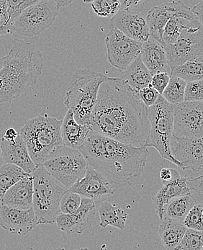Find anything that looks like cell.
Here are the masks:
<instances>
[{"label": "cell", "instance_id": "6da1fadb", "mask_svg": "<svg viewBox=\"0 0 203 250\" xmlns=\"http://www.w3.org/2000/svg\"><path fill=\"white\" fill-rule=\"evenodd\" d=\"M91 129L119 142L145 146L150 124L138 92L120 78L106 77L99 88L90 120Z\"/></svg>", "mask_w": 203, "mask_h": 250}, {"label": "cell", "instance_id": "7a4b0ae2", "mask_svg": "<svg viewBox=\"0 0 203 250\" xmlns=\"http://www.w3.org/2000/svg\"><path fill=\"white\" fill-rule=\"evenodd\" d=\"M79 150L87 167L98 171L116 189L140 177L149 153L146 146L125 144L92 130Z\"/></svg>", "mask_w": 203, "mask_h": 250}, {"label": "cell", "instance_id": "3957f363", "mask_svg": "<svg viewBox=\"0 0 203 250\" xmlns=\"http://www.w3.org/2000/svg\"><path fill=\"white\" fill-rule=\"evenodd\" d=\"M43 67V57L35 45L13 39L10 52L0 58V104L11 102L36 85Z\"/></svg>", "mask_w": 203, "mask_h": 250}, {"label": "cell", "instance_id": "277c9868", "mask_svg": "<svg viewBox=\"0 0 203 250\" xmlns=\"http://www.w3.org/2000/svg\"><path fill=\"white\" fill-rule=\"evenodd\" d=\"M106 75L87 69H79L72 75L64 104L80 125H90V117L97 102L99 88Z\"/></svg>", "mask_w": 203, "mask_h": 250}, {"label": "cell", "instance_id": "5b68a950", "mask_svg": "<svg viewBox=\"0 0 203 250\" xmlns=\"http://www.w3.org/2000/svg\"><path fill=\"white\" fill-rule=\"evenodd\" d=\"M62 120L48 114L27 121L19 135L23 140L35 165H40L55 149L63 146L61 137Z\"/></svg>", "mask_w": 203, "mask_h": 250}, {"label": "cell", "instance_id": "8992f818", "mask_svg": "<svg viewBox=\"0 0 203 250\" xmlns=\"http://www.w3.org/2000/svg\"><path fill=\"white\" fill-rule=\"evenodd\" d=\"M31 175L33 182V209L36 225L55 223L60 214V202L68 189L48 172L42 164L36 166Z\"/></svg>", "mask_w": 203, "mask_h": 250}, {"label": "cell", "instance_id": "52a82bcc", "mask_svg": "<svg viewBox=\"0 0 203 250\" xmlns=\"http://www.w3.org/2000/svg\"><path fill=\"white\" fill-rule=\"evenodd\" d=\"M150 129L145 146L154 147L162 159L170 161L182 169L180 162L171 153L170 141L173 135L174 106L159 95L156 103L147 108Z\"/></svg>", "mask_w": 203, "mask_h": 250}, {"label": "cell", "instance_id": "ba28073f", "mask_svg": "<svg viewBox=\"0 0 203 250\" xmlns=\"http://www.w3.org/2000/svg\"><path fill=\"white\" fill-rule=\"evenodd\" d=\"M42 165L67 189L83 178L87 169V164L82 153L64 145L53 151Z\"/></svg>", "mask_w": 203, "mask_h": 250}, {"label": "cell", "instance_id": "9c48e42d", "mask_svg": "<svg viewBox=\"0 0 203 250\" xmlns=\"http://www.w3.org/2000/svg\"><path fill=\"white\" fill-rule=\"evenodd\" d=\"M59 9L54 0H38L19 15L13 23V29L26 37L39 35L53 25Z\"/></svg>", "mask_w": 203, "mask_h": 250}, {"label": "cell", "instance_id": "30bf717a", "mask_svg": "<svg viewBox=\"0 0 203 250\" xmlns=\"http://www.w3.org/2000/svg\"><path fill=\"white\" fill-rule=\"evenodd\" d=\"M164 46L170 69L203 56V26L185 30L174 43Z\"/></svg>", "mask_w": 203, "mask_h": 250}, {"label": "cell", "instance_id": "8fae6325", "mask_svg": "<svg viewBox=\"0 0 203 250\" xmlns=\"http://www.w3.org/2000/svg\"><path fill=\"white\" fill-rule=\"evenodd\" d=\"M174 106L173 135L203 138V102H184Z\"/></svg>", "mask_w": 203, "mask_h": 250}, {"label": "cell", "instance_id": "7c38bea8", "mask_svg": "<svg viewBox=\"0 0 203 250\" xmlns=\"http://www.w3.org/2000/svg\"><path fill=\"white\" fill-rule=\"evenodd\" d=\"M105 42L108 62L121 72L139 55L142 46L141 42L130 39L116 29H110Z\"/></svg>", "mask_w": 203, "mask_h": 250}, {"label": "cell", "instance_id": "4fadbf2b", "mask_svg": "<svg viewBox=\"0 0 203 250\" xmlns=\"http://www.w3.org/2000/svg\"><path fill=\"white\" fill-rule=\"evenodd\" d=\"M173 17H181L189 21H194L195 16L191 8L180 1H173L164 3L153 7L147 14V25L149 31V38L163 43L162 34L166 22Z\"/></svg>", "mask_w": 203, "mask_h": 250}, {"label": "cell", "instance_id": "5bb4252c", "mask_svg": "<svg viewBox=\"0 0 203 250\" xmlns=\"http://www.w3.org/2000/svg\"><path fill=\"white\" fill-rule=\"evenodd\" d=\"M203 138H182L173 135L170 141L171 155L180 162L183 170L194 172L202 170L203 166Z\"/></svg>", "mask_w": 203, "mask_h": 250}, {"label": "cell", "instance_id": "9a60e30c", "mask_svg": "<svg viewBox=\"0 0 203 250\" xmlns=\"http://www.w3.org/2000/svg\"><path fill=\"white\" fill-rule=\"evenodd\" d=\"M115 189L98 171L87 167L85 177L74 184L68 190L82 197L91 199L98 207L102 202L115 192Z\"/></svg>", "mask_w": 203, "mask_h": 250}, {"label": "cell", "instance_id": "2e32d148", "mask_svg": "<svg viewBox=\"0 0 203 250\" xmlns=\"http://www.w3.org/2000/svg\"><path fill=\"white\" fill-rule=\"evenodd\" d=\"M97 206L91 199L82 197L77 210L70 214L60 213L55 223L60 231L67 234L82 233L94 223Z\"/></svg>", "mask_w": 203, "mask_h": 250}, {"label": "cell", "instance_id": "e0dca14e", "mask_svg": "<svg viewBox=\"0 0 203 250\" xmlns=\"http://www.w3.org/2000/svg\"><path fill=\"white\" fill-rule=\"evenodd\" d=\"M110 29H116L136 42L144 43L149 39L147 21L139 13L130 10H120L111 18Z\"/></svg>", "mask_w": 203, "mask_h": 250}, {"label": "cell", "instance_id": "ac0fdd59", "mask_svg": "<svg viewBox=\"0 0 203 250\" xmlns=\"http://www.w3.org/2000/svg\"><path fill=\"white\" fill-rule=\"evenodd\" d=\"M36 225V218L33 208L21 210L7 206H0V227L13 234L25 236Z\"/></svg>", "mask_w": 203, "mask_h": 250}, {"label": "cell", "instance_id": "d6986e66", "mask_svg": "<svg viewBox=\"0 0 203 250\" xmlns=\"http://www.w3.org/2000/svg\"><path fill=\"white\" fill-rule=\"evenodd\" d=\"M0 147L4 164H14L28 174H32L36 166L31 159L26 145L19 134L13 142H7L1 138Z\"/></svg>", "mask_w": 203, "mask_h": 250}, {"label": "cell", "instance_id": "ffe728a7", "mask_svg": "<svg viewBox=\"0 0 203 250\" xmlns=\"http://www.w3.org/2000/svg\"><path fill=\"white\" fill-rule=\"evenodd\" d=\"M33 182L31 174L18 181L0 198L1 204L21 210L33 208Z\"/></svg>", "mask_w": 203, "mask_h": 250}, {"label": "cell", "instance_id": "44dd1931", "mask_svg": "<svg viewBox=\"0 0 203 250\" xmlns=\"http://www.w3.org/2000/svg\"><path fill=\"white\" fill-rule=\"evenodd\" d=\"M186 177H180L174 179L159 188L156 195L152 197L153 207L156 215L162 220L165 215L166 205L176 197L189 195Z\"/></svg>", "mask_w": 203, "mask_h": 250}, {"label": "cell", "instance_id": "7402d4cb", "mask_svg": "<svg viewBox=\"0 0 203 250\" xmlns=\"http://www.w3.org/2000/svg\"><path fill=\"white\" fill-rule=\"evenodd\" d=\"M140 57L151 75L159 72H167L169 67L165 46L152 39L142 43Z\"/></svg>", "mask_w": 203, "mask_h": 250}, {"label": "cell", "instance_id": "603a6c76", "mask_svg": "<svg viewBox=\"0 0 203 250\" xmlns=\"http://www.w3.org/2000/svg\"><path fill=\"white\" fill-rule=\"evenodd\" d=\"M91 130L90 125L79 124L72 111L68 109L61 126V137L64 146L79 150Z\"/></svg>", "mask_w": 203, "mask_h": 250}, {"label": "cell", "instance_id": "cb8c5ba5", "mask_svg": "<svg viewBox=\"0 0 203 250\" xmlns=\"http://www.w3.org/2000/svg\"><path fill=\"white\" fill-rule=\"evenodd\" d=\"M152 75L146 67L140 54L122 71L121 78L130 88L138 92L151 85Z\"/></svg>", "mask_w": 203, "mask_h": 250}, {"label": "cell", "instance_id": "d4e9b609", "mask_svg": "<svg viewBox=\"0 0 203 250\" xmlns=\"http://www.w3.org/2000/svg\"><path fill=\"white\" fill-rule=\"evenodd\" d=\"M161 221L159 234L162 244L166 250H174L185 233V226L166 217H163Z\"/></svg>", "mask_w": 203, "mask_h": 250}, {"label": "cell", "instance_id": "484cf974", "mask_svg": "<svg viewBox=\"0 0 203 250\" xmlns=\"http://www.w3.org/2000/svg\"><path fill=\"white\" fill-rule=\"evenodd\" d=\"M98 211L100 227L105 228L111 226L120 230L126 228L128 214L120 206L105 200L99 205Z\"/></svg>", "mask_w": 203, "mask_h": 250}, {"label": "cell", "instance_id": "4316f807", "mask_svg": "<svg viewBox=\"0 0 203 250\" xmlns=\"http://www.w3.org/2000/svg\"><path fill=\"white\" fill-rule=\"evenodd\" d=\"M198 26L203 25L197 20L189 21L181 17L171 18L164 28L162 34L164 45L174 43L185 30Z\"/></svg>", "mask_w": 203, "mask_h": 250}, {"label": "cell", "instance_id": "83f0119b", "mask_svg": "<svg viewBox=\"0 0 203 250\" xmlns=\"http://www.w3.org/2000/svg\"><path fill=\"white\" fill-rule=\"evenodd\" d=\"M203 56L189 60L171 68L170 77H176L186 83L203 80Z\"/></svg>", "mask_w": 203, "mask_h": 250}, {"label": "cell", "instance_id": "f1b7e54d", "mask_svg": "<svg viewBox=\"0 0 203 250\" xmlns=\"http://www.w3.org/2000/svg\"><path fill=\"white\" fill-rule=\"evenodd\" d=\"M195 205V200L189 195L176 197L166 205L164 217L183 223L186 215Z\"/></svg>", "mask_w": 203, "mask_h": 250}, {"label": "cell", "instance_id": "f546056e", "mask_svg": "<svg viewBox=\"0 0 203 250\" xmlns=\"http://www.w3.org/2000/svg\"><path fill=\"white\" fill-rule=\"evenodd\" d=\"M28 174V173L14 164H3L0 167V198L13 185Z\"/></svg>", "mask_w": 203, "mask_h": 250}, {"label": "cell", "instance_id": "4dcf8cb0", "mask_svg": "<svg viewBox=\"0 0 203 250\" xmlns=\"http://www.w3.org/2000/svg\"><path fill=\"white\" fill-rule=\"evenodd\" d=\"M186 83L176 77H170L169 83L162 94V97L172 105L184 102L185 88Z\"/></svg>", "mask_w": 203, "mask_h": 250}, {"label": "cell", "instance_id": "1f68e13d", "mask_svg": "<svg viewBox=\"0 0 203 250\" xmlns=\"http://www.w3.org/2000/svg\"><path fill=\"white\" fill-rule=\"evenodd\" d=\"M203 231L186 229L185 233L174 250H203Z\"/></svg>", "mask_w": 203, "mask_h": 250}, {"label": "cell", "instance_id": "d6a6232c", "mask_svg": "<svg viewBox=\"0 0 203 250\" xmlns=\"http://www.w3.org/2000/svg\"><path fill=\"white\" fill-rule=\"evenodd\" d=\"M91 4L94 13L102 18L113 17L120 9L119 0H94Z\"/></svg>", "mask_w": 203, "mask_h": 250}, {"label": "cell", "instance_id": "836d02e7", "mask_svg": "<svg viewBox=\"0 0 203 250\" xmlns=\"http://www.w3.org/2000/svg\"><path fill=\"white\" fill-rule=\"evenodd\" d=\"M203 205L195 204L186 215L183 224L186 229L203 231Z\"/></svg>", "mask_w": 203, "mask_h": 250}, {"label": "cell", "instance_id": "e575fe53", "mask_svg": "<svg viewBox=\"0 0 203 250\" xmlns=\"http://www.w3.org/2000/svg\"><path fill=\"white\" fill-rule=\"evenodd\" d=\"M82 202V197L74 192H67L61 197L60 202V213L70 214L79 208Z\"/></svg>", "mask_w": 203, "mask_h": 250}, {"label": "cell", "instance_id": "d590c367", "mask_svg": "<svg viewBox=\"0 0 203 250\" xmlns=\"http://www.w3.org/2000/svg\"><path fill=\"white\" fill-rule=\"evenodd\" d=\"M37 1L38 0H6L10 22L13 25L16 18L24 10Z\"/></svg>", "mask_w": 203, "mask_h": 250}, {"label": "cell", "instance_id": "8d00e7d4", "mask_svg": "<svg viewBox=\"0 0 203 250\" xmlns=\"http://www.w3.org/2000/svg\"><path fill=\"white\" fill-rule=\"evenodd\" d=\"M203 80L186 83L185 88L184 102H203Z\"/></svg>", "mask_w": 203, "mask_h": 250}, {"label": "cell", "instance_id": "74e56055", "mask_svg": "<svg viewBox=\"0 0 203 250\" xmlns=\"http://www.w3.org/2000/svg\"><path fill=\"white\" fill-rule=\"evenodd\" d=\"M203 175L197 177H187V185L189 195L195 200V204L203 205Z\"/></svg>", "mask_w": 203, "mask_h": 250}, {"label": "cell", "instance_id": "f35d334b", "mask_svg": "<svg viewBox=\"0 0 203 250\" xmlns=\"http://www.w3.org/2000/svg\"><path fill=\"white\" fill-rule=\"evenodd\" d=\"M13 25L10 22L7 13L6 0H0V36L13 34Z\"/></svg>", "mask_w": 203, "mask_h": 250}, {"label": "cell", "instance_id": "ab89813d", "mask_svg": "<svg viewBox=\"0 0 203 250\" xmlns=\"http://www.w3.org/2000/svg\"><path fill=\"white\" fill-rule=\"evenodd\" d=\"M159 96V93L151 85L138 91L140 99L147 108L150 107L156 103Z\"/></svg>", "mask_w": 203, "mask_h": 250}, {"label": "cell", "instance_id": "60d3db41", "mask_svg": "<svg viewBox=\"0 0 203 250\" xmlns=\"http://www.w3.org/2000/svg\"><path fill=\"white\" fill-rule=\"evenodd\" d=\"M170 79V75L168 72H159L152 75L151 85L159 95L162 96L164 90L168 85Z\"/></svg>", "mask_w": 203, "mask_h": 250}, {"label": "cell", "instance_id": "b9f144b4", "mask_svg": "<svg viewBox=\"0 0 203 250\" xmlns=\"http://www.w3.org/2000/svg\"><path fill=\"white\" fill-rule=\"evenodd\" d=\"M180 176H181V174L177 170L171 168H162L161 170L160 174H159L161 180L162 181L163 183L171 182V181L174 180V179L177 178Z\"/></svg>", "mask_w": 203, "mask_h": 250}, {"label": "cell", "instance_id": "7bdbcfd3", "mask_svg": "<svg viewBox=\"0 0 203 250\" xmlns=\"http://www.w3.org/2000/svg\"><path fill=\"white\" fill-rule=\"evenodd\" d=\"M203 1H201L197 5L194 6L191 11L195 16V19L203 25Z\"/></svg>", "mask_w": 203, "mask_h": 250}, {"label": "cell", "instance_id": "ee69618b", "mask_svg": "<svg viewBox=\"0 0 203 250\" xmlns=\"http://www.w3.org/2000/svg\"><path fill=\"white\" fill-rule=\"evenodd\" d=\"M144 0H119L120 4V10H129L136 7Z\"/></svg>", "mask_w": 203, "mask_h": 250}, {"label": "cell", "instance_id": "f6af8a7d", "mask_svg": "<svg viewBox=\"0 0 203 250\" xmlns=\"http://www.w3.org/2000/svg\"><path fill=\"white\" fill-rule=\"evenodd\" d=\"M18 135L17 131L14 128H9L4 132V135L1 137L2 139L7 142H13L16 139Z\"/></svg>", "mask_w": 203, "mask_h": 250}, {"label": "cell", "instance_id": "bcb514c9", "mask_svg": "<svg viewBox=\"0 0 203 250\" xmlns=\"http://www.w3.org/2000/svg\"><path fill=\"white\" fill-rule=\"evenodd\" d=\"M54 1L57 3L59 8H61V7H66V6L72 4L74 0H54Z\"/></svg>", "mask_w": 203, "mask_h": 250}, {"label": "cell", "instance_id": "7dc6e473", "mask_svg": "<svg viewBox=\"0 0 203 250\" xmlns=\"http://www.w3.org/2000/svg\"><path fill=\"white\" fill-rule=\"evenodd\" d=\"M4 164V161H3L2 156H1V147H0V167Z\"/></svg>", "mask_w": 203, "mask_h": 250}, {"label": "cell", "instance_id": "c3c4849f", "mask_svg": "<svg viewBox=\"0 0 203 250\" xmlns=\"http://www.w3.org/2000/svg\"><path fill=\"white\" fill-rule=\"evenodd\" d=\"M85 4H90V3L92 2L94 0H82Z\"/></svg>", "mask_w": 203, "mask_h": 250}, {"label": "cell", "instance_id": "681fc988", "mask_svg": "<svg viewBox=\"0 0 203 250\" xmlns=\"http://www.w3.org/2000/svg\"><path fill=\"white\" fill-rule=\"evenodd\" d=\"M75 250H89L88 248H80V249Z\"/></svg>", "mask_w": 203, "mask_h": 250}]
</instances>
